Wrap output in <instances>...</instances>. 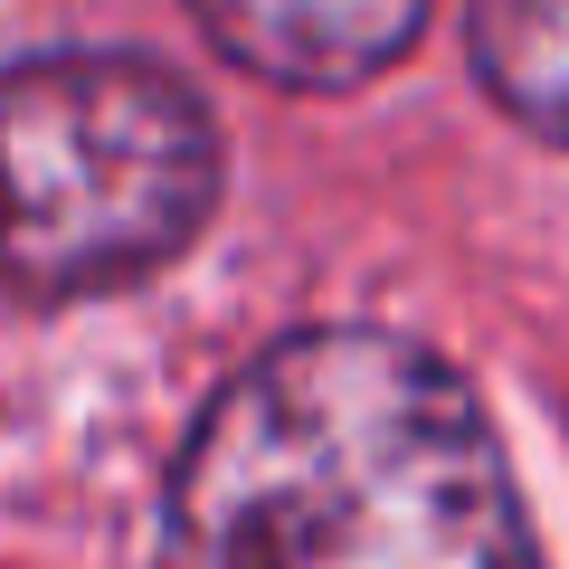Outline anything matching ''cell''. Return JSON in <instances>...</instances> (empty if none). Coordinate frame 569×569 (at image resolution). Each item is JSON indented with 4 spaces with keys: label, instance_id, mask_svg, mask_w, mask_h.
Returning a JSON list of instances; mask_svg holds the SVG:
<instances>
[{
    "label": "cell",
    "instance_id": "cell-1",
    "mask_svg": "<svg viewBox=\"0 0 569 569\" xmlns=\"http://www.w3.org/2000/svg\"><path fill=\"white\" fill-rule=\"evenodd\" d=\"M162 569H541V541L437 351L295 332L190 427Z\"/></svg>",
    "mask_w": 569,
    "mask_h": 569
},
{
    "label": "cell",
    "instance_id": "cell-2",
    "mask_svg": "<svg viewBox=\"0 0 569 569\" xmlns=\"http://www.w3.org/2000/svg\"><path fill=\"white\" fill-rule=\"evenodd\" d=\"M219 190V133L142 58H39L0 77V276L96 295L181 257Z\"/></svg>",
    "mask_w": 569,
    "mask_h": 569
},
{
    "label": "cell",
    "instance_id": "cell-3",
    "mask_svg": "<svg viewBox=\"0 0 569 569\" xmlns=\"http://www.w3.org/2000/svg\"><path fill=\"white\" fill-rule=\"evenodd\" d=\"M200 29L276 86H361L418 39L427 0H190Z\"/></svg>",
    "mask_w": 569,
    "mask_h": 569
},
{
    "label": "cell",
    "instance_id": "cell-4",
    "mask_svg": "<svg viewBox=\"0 0 569 569\" xmlns=\"http://www.w3.org/2000/svg\"><path fill=\"white\" fill-rule=\"evenodd\" d=\"M475 67L493 104L569 142V0H475Z\"/></svg>",
    "mask_w": 569,
    "mask_h": 569
}]
</instances>
